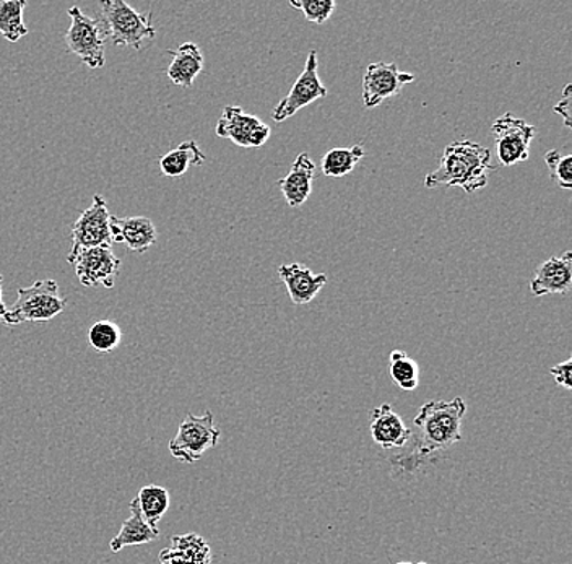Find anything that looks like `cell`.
I'll use <instances>...</instances> for the list:
<instances>
[{"mask_svg":"<svg viewBox=\"0 0 572 564\" xmlns=\"http://www.w3.org/2000/svg\"><path fill=\"white\" fill-rule=\"evenodd\" d=\"M467 414V404L462 397L453 400H431L423 405L420 414L413 420V446L409 457L416 459L446 451L462 439V420Z\"/></svg>","mask_w":572,"mask_h":564,"instance_id":"1","label":"cell"},{"mask_svg":"<svg viewBox=\"0 0 572 564\" xmlns=\"http://www.w3.org/2000/svg\"><path fill=\"white\" fill-rule=\"evenodd\" d=\"M495 173L491 152L477 142L458 140L447 145L439 168L426 176V188L458 186L467 194L487 188L489 175Z\"/></svg>","mask_w":572,"mask_h":564,"instance_id":"2","label":"cell"},{"mask_svg":"<svg viewBox=\"0 0 572 564\" xmlns=\"http://www.w3.org/2000/svg\"><path fill=\"white\" fill-rule=\"evenodd\" d=\"M106 38L116 46L142 51L157 36L151 13H139L124 0H103L99 3Z\"/></svg>","mask_w":572,"mask_h":564,"instance_id":"3","label":"cell"},{"mask_svg":"<svg viewBox=\"0 0 572 564\" xmlns=\"http://www.w3.org/2000/svg\"><path fill=\"white\" fill-rule=\"evenodd\" d=\"M65 297L59 293L56 280H40L19 289L12 310L7 311L2 323L15 327L22 323H47L64 313Z\"/></svg>","mask_w":572,"mask_h":564,"instance_id":"4","label":"cell"},{"mask_svg":"<svg viewBox=\"0 0 572 564\" xmlns=\"http://www.w3.org/2000/svg\"><path fill=\"white\" fill-rule=\"evenodd\" d=\"M71 27L65 33V43L68 51L77 55L89 69H102L106 62V30L105 23L99 19L86 15L81 7L68 9Z\"/></svg>","mask_w":572,"mask_h":564,"instance_id":"5","label":"cell"},{"mask_svg":"<svg viewBox=\"0 0 572 564\" xmlns=\"http://www.w3.org/2000/svg\"><path fill=\"white\" fill-rule=\"evenodd\" d=\"M220 438H222V431L215 427L212 411H206L203 417L189 414L179 425L178 432L168 448L174 459L184 463H194L201 460L209 449L215 448Z\"/></svg>","mask_w":572,"mask_h":564,"instance_id":"6","label":"cell"},{"mask_svg":"<svg viewBox=\"0 0 572 564\" xmlns=\"http://www.w3.org/2000/svg\"><path fill=\"white\" fill-rule=\"evenodd\" d=\"M112 213L105 197L96 194L93 203L82 212L72 227V248L67 255L68 264H72L75 255L84 249L109 246L112 248Z\"/></svg>","mask_w":572,"mask_h":564,"instance_id":"7","label":"cell"},{"mask_svg":"<svg viewBox=\"0 0 572 564\" xmlns=\"http://www.w3.org/2000/svg\"><path fill=\"white\" fill-rule=\"evenodd\" d=\"M491 129L498 147V160L502 166H515L529 158L530 144L537 134L532 124L512 113H506L492 123Z\"/></svg>","mask_w":572,"mask_h":564,"instance_id":"8","label":"cell"},{"mask_svg":"<svg viewBox=\"0 0 572 564\" xmlns=\"http://www.w3.org/2000/svg\"><path fill=\"white\" fill-rule=\"evenodd\" d=\"M78 282L88 289H113L119 275L120 261L109 246L84 249L72 264Z\"/></svg>","mask_w":572,"mask_h":564,"instance_id":"9","label":"cell"},{"mask_svg":"<svg viewBox=\"0 0 572 564\" xmlns=\"http://www.w3.org/2000/svg\"><path fill=\"white\" fill-rule=\"evenodd\" d=\"M327 93L329 92L320 82L319 72H317V53L311 51L306 61L305 71L296 79L288 95L278 103L277 108L272 111V117L275 123H284L295 116L299 109L313 105L317 100L326 98Z\"/></svg>","mask_w":572,"mask_h":564,"instance_id":"10","label":"cell"},{"mask_svg":"<svg viewBox=\"0 0 572 564\" xmlns=\"http://www.w3.org/2000/svg\"><path fill=\"white\" fill-rule=\"evenodd\" d=\"M216 135L229 138L237 147L258 148L267 144L272 129L240 106H226L216 124Z\"/></svg>","mask_w":572,"mask_h":564,"instance_id":"11","label":"cell"},{"mask_svg":"<svg viewBox=\"0 0 572 564\" xmlns=\"http://www.w3.org/2000/svg\"><path fill=\"white\" fill-rule=\"evenodd\" d=\"M415 82V75L399 71L398 64L374 62L368 65L363 77V103L368 109L375 108L385 100L399 95L403 85Z\"/></svg>","mask_w":572,"mask_h":564,"instance_id":"12","label":"cell"},{"mask_svg":"<svg viewBox=\"0 0 572 564\" xmlns=\"http://www.w3.org/2000/svg\"><path fill=\"white\" fill-rule=\"evenodd\" d=\"M572 285V254L564 252L560 258H550L544 261L536 275L530 280V292L536 297L547 295H563L570 292Z\"/></svg>","mask_w":572,"mask_h":564,"instance_id":"13","label":"cell"},{"mask_svg":"<svg viewBox=\"0 0 572 564\" xmlns=\"http://www.w3.org/2000/svg\"><path fill=\"white\" fill-rule=\"evenodd\" d=\"M370 431L372 441L388 451L405 448L412 438V430L391 404H381L371 411Z\"/></svg>","mask_w":572,"mask_h":564,"instance_id":"14","label":"cell"},{"mask_svg":"<svg viewBox=\"0 0 572 564\" xmlns=\"http://www.w3.org/2000/svg\"><path fill=\"white\" fill-rule=\"evenodd\" d=\"M278 275H280L282 282L286 286L289 300L296 306L311 303L327 283V275L315 273L306 265L299 264V262L280 265Z\"/></svg>","mask_w":572,"mask_h":564,"instance_id":"15","label":"cell"},{"mask_svg":"<svg viewBox=\"0 0 572 564\" xmlns=\"http://www.w3.org/2000/svg\"><path fill=\"white\" fill-rule=\"evenodd\" d=\"M113 242H124L127 249L144 254L157 244L158 231L153 221L147 217H112Z\"/></svg>","mask_w":572,"mask_h":564,"instance_id":"16","label":"cell"},{"mask_svg":"<svg viewBox=\"0 0 572 564\" xmlns=\"http://www.w3.org/2000/svg\"><path fill=\"white\" fill-rule=\"evenodd\" d=\"M316 175V165L306 152L299 154L293 161L288 175L278 181L286 203L292 209L301 207L309 199L313 192V179Z\"/></svg>","mask_w":572,"mask_h":564,"instance_id":"17","label":"cell"},{"mask_svg":"<svg viewBox=\"0 0 572 564\" xmlns=\"http://www.w3.org/2000/svg\"><path fill=\"white\" fill-rule=\"evenodd\" d=\"M172 55L168 79L181 88H192L195 79L203 71V54L201 48L194 43H184L178 50H168Z\"/></svg>","mask_w":572,"mask_h":564,"instance_id":"18","label":"cell"},{"mask_svg":"<svg viewBox=\"0 0 572 564\" xmlns=\"http://www.w3.org/2000/svg\"><path fill=\"white\" fill-rule=\"evenodd\" d=\"M160 564H212V550L201 535H176L170 549L160 553Z\"/></svg>","mask_w":572,"mask_h":564,"instance_id":"19","label":"cell"},{"mask_svg":"<svg viewBox=\"0 0 572 564\" xmlns=\"http://www.w3.org/2000/svg\"><path fill=\"white\" fill-rule=\"evenodd\" d=\"M130 512L133 514L124 521L119 534L109 543V549H112L113 553L120 552V550L127 549V546L145 545V543L155 542V540L160 537V531L145 521L142 512L137 508L136 501L130 503Z\"/></svg>","mask_w":572,"mask_h":564,"instance_id":"20","label":"cell"},{"mask_svg":"<svg viewBox=\"0 0 572 564\" xmlns=\"http://www.w3.org/2000/svg\"><path fill=\"white\" fill-rule=\"evenodd\" d=\"M205 163V155L199 147L198 142H182L178 148L168 152L160 160L161 173L168 178H179L186 175L191 166H201Z\"/></svg>","mask_w":572,"mask_h":564,"instance_id":"21","label":"cell"},{"mask_svg":"<svg viewBox=\"0 0 572 564\" xmlns=\"http://www.w3.org/2000/svg\"><path fill=\"white\" fill-rule=\"evenodd\" d=\"M134 501L142 512L145 521L157 528L158 522L170 510V491L158 484H147V487L140 488Z\"/></svg>","mask_w":572,"mask_h":564,"instance_id":"22","label":"cell"},{"mask_svg":"<svg viewBox=\"0 0 572 564\" xmlns=\"http://www.w3.org/2000/svg\"><path fill=\"white\" fill-rule=\"evenodd\" d=\"M367 155L363 145H353L350 148H332L327 152L320 161L322 173L329 178H343L353 171L354 166Z\"/></svg>","mask_w":572,"mask_h":564,"instance_id":"23","label":"cell"},{"mask_svg":"<svg viewBox=\"0 0 572 564\" xmlns=\"http://www.w3.org/2000/svg\"><path fill=\"white\" fill-rule=\"evenodd\" d=\"M25 0H2L0 2V34L9 43H17L29 34V28L23 22Z\"/></svg>","mask_w":572,"mask_h":564,"instance_id":"24","label":"cell"},{"mask_svg":"<svg viewBox=\"0 0 572 564\" xmlns=\"http://www.w3.org/2000/svg\"><path fill=\"white\" fill-rule=\"evenodd\" d=\"M389 376L399 389L410 393L420 384V368L415 359L410 358L402 349H394L389 356Z\"/></svg>","mask_w":572,"mask_h":564,"instance_id":"25","label":"cell"},{"mask_svg":"<svg viewBox=\"0 0 572 564\" xmlns=\"http://www.w3.org/2000/svg\"><path fill=\"white\" fill-rule=\"evenodd\" d=\"M120 341H123V332H120L119 325L113 323V321H96L89 327V345L98 353L113 352V349L119 347Z\"/></svg>","mask_w":572,"mask_h":564,"instance_id":"26","label":"cell"},{"mask_svg":"<svg viewBox=\"0 0 572 564\" xmlns=\"http://www.w3.org/2000/svg\"><path fill=\"white\" fill-rule=\"evenodd\" d=\"M293 9L301 10L308 22L324 25L337 9L336 0H289Z\"/></svg>","mask_w":572,"mask_h":564,"instance_id":"27","label":"cell"},{"mask_svg":"<svg viewBox=\"0 0 572 564\" xmlns=\"http://www.w3.org/2000/svg\"><path fill=\"white\" fill-rule=\"evenodd\" d=\"M544 163L550 168L551 178L561 189L572 188V155H563L560 150H550L544 154Z\"/></svg>","mask_w":572,"mask_h":564,"instance_id":"28","label":"cell"},{"mask_svg":"<svg viewBox=\"0 0 572 564\" xmlns=\"http://www.w3.org/2000/svg\"><path fill=\"white\" fill-rule=\"evenodd\" d=\"M550 373L554 380H557V384L563 386L564 389H572V359L558 363V365L550 369Z\"/></svg>","mask_w":572,"mask_h":564,"instance_id":"29","label":"cell"},{"mask_svg":"<svg viewBox=\"0 0 572 564\" xmlns=\"http://www.w3.org/2000/svg\"><path fill=\"white\" fill-rule=\"evenodd\" d=\"M554 113L560 114L564 121V127L571 129V85L564 86L563 98L554 106Z\"/></svg>","mask_w":572,"mask_h":564,"instance_id":"30","label":"cell"},{"mask_svg":"<svg viewBox=\"0 0 572 564\" xmlns=\"http://www.w3.org/2000/svg\"><path fill=\"white\" fill-rule=\"evenodd\" d=\"M2 282H3V276L0 275V321H3V317L7 316V311H9V307H7L6 303H3Z\"/></svg>","mask_w":572,"mask_h":564,"instance_id":"31","label":"cell"},{"mask_svg":"<svg viewBox=\"0 0 572 564\" xmlns=\"http://www.w3.org/2000/svg\"><path fill=\"white\" fill-rule=\"evenodd\" d=\"M395 564H415V563H405V562H402V563H395ZM416 564H428V563H416Z\"/></svg>","mask_w":572,"mask_h":564,"instance_id":"32","label":"cell"}]
</instances>
